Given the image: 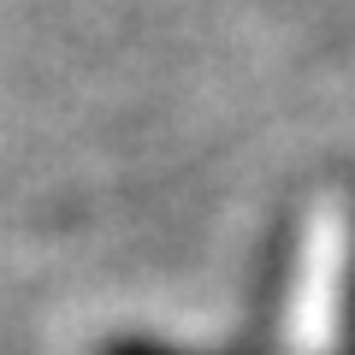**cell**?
Masks as SVG:
<instances>
[{
    "instance_id": "7a4b0ae2",
    "label": "cell",
    "mask_w": 355,
    "mask_h": 355,
    "mask_svg": "<svg viewBox=\"0 0 355 355\" xmlns=\"http://www.w3.org/2000/svg\"><path fill=\"white\" fill-rule=\"evenodd\" d=\"M343 355H355V261H349V296H343Z\"/></svg>"
},
{
    "instance_id": "6da1fadb",
    "label": "cell",
    "mask_w": 355,
    "mask_h": 355,
    "mask_svg": "<svg viewBox=\"0 0 355 355\" xmlns=\"http://www.w3.org/2000/svg\"><path fill=\"white\" fill-rule=\"evenodd\" d=\"M101 355H196V349H172V343H154V338H113Z\"/></svg>"
}]
</instances>
